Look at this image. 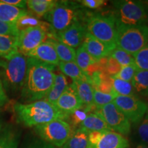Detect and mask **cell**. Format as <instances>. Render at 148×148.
<instances>
[{
    "mask_svg": "<svg viewBox=\"0 0 148 148\" xmlns=\"http://www.w3.org/2000/svg\"><path fill=\"white\" fill-rule=\"evenodd\" d=\"M56 66L27 57V71L21 88L24 103L41 100L46 97L54 82Z\"/></svg>",
    "mask_w": 148,
    "mask_h": 148,
    "instance_id": "1",
    "label": "cell"
},
{
    "mask_svg": "<svg viewBox=\"0 0 148 148\" xmlns=\"http://www.w3.org/2000/svg\"><path fill=\"white\" fill-rule=\"evenodd\" d=\"M13 108L18 121L26 127H36L56 119L66 120L69 116L44 99L27 103H16Z\"/></svg>",
    "mask_w": 148,
    "mask_h": 148,
    "instance_id": "2",
    "label": "cell"
},
{
    "mask_svg": "<svg viewBox=\"0 0 148 148\" xmlns=\"http://www.w3.org/2000/svg\"><path fill=\"white\" fill-rule=\"evenodd\" d=\"M81 5L78 1H58L54 8L43 17L50 25L53 33L62 32L75 22H84L88 14H85V11Z\"/></svg>",
    "mask_w": 148,
    "mask_h": 148,
    "instance_id": "3",
    "label": "cell"
},
{
    "mask_svg": "<svg viewBox=\"0 0 148 148\" xmlns=\"http://www.w3.org/2000/svg\"><path fill=\"white\" fill-rule=\"evenodd\" d=\"M1 79L5 90L16 92L21 90L27 71V57L17 51L0 62Z\"/></svg>",
    "mask_w": 148,
    "mask_h": 148,
    "instance_id": "4",
    "label": "cell"
},
{
    "mask_svg": "<svg viewBox=\"0 0 148 148\" xmlns=\"http://www.w3.org/2000/svg\"><path fill=\"white\" fill-rule=\"evenodd\" d=\"M113 16L117 25H147L148 8L143 1L119 0L112 1Z\"/></svg>",
    "mask_w": 148,
    "mask_h": 148,
    "instance_id": "5",
    "label": "cell"
},
{
    "mask_svg": "<svg viewBox=\"0 0 148 148\" xmlns=\"http://www.w3.org/2000/svg\"><path fill=\"white\" fill-rule=\"evenodd\" d=\"M84 23L88 33L103 42L111 50L116 47L117 29L113 14H87Z\"/></svg>",
    "mask_w": 148,
    "mask_h": 148,
    "instance_id": "6",
    "label": "cell"
},
{
    "mask_svg": "<svg viewBox=\"0 0 148 148\" xmlns=\"http://www.w3.org/2000/svg\"><path fill=\"white\" fill-rule=\"evenodd\" d=\"M116 47L134 55L148 42V25H117Z\"/></svg>",
    "mask_w": 148,
    "mask_h": 148,
    "instance_id": "7",
    "label": "cell"
},
{
    "mask_svg": "<svg viewBox=\"0 0 148 148\" xmlns=\"http://www.w3.org/2000/svg\"><path fill=\"white\" fill-rule=\"evenodd\" d=\"M34 127L42 140L58 148L63 147L73 132L69 123L62 119L54 120Z\"/></svg>",
    "mask_w": 148,
    "mask_h": 148,
    "instance_id": "8",
    "label": "cell"
},
{
    "mask_svg": "<svg viewBox=\"0 0 148 148\" xmlns=\"http://www.w3.org/2000/svg\"><path fill=\"white\" fill-rule=\"evenodd\" d=\"M94 113L100 116L113 132L124 135H127L130 132V121L113 101L95 110Z\"/></svg>",
    "mask_w": 148,
    "mask_h": 148,
    "instance_id": "9",
    "label": "cell"
},
{
    "mask_svg": "<svg viewBox=\"0 0 148 148\" xmlns=\"http://www.w3.org/2000/svg\"><path fill=\"white\" fill-rule=\"evenodd\" d=\"M113 102L130 121L138 123L143 119L147 104L136 96H116Z\"/></svg>",
    "mask_w": 148,
    "mask_h": 148,
    "instance_id": "10",
    "label": "cell"
},
{
    "mask_svg": "<svg viewBox=\"0 0 148 148\" xmlns=\"http://www.w3.org/2000/svg\"><path fill=\"white\" fill-rule=\"evenodd\" d=\"M49 31L41 27H29L18 33L17 36V50L25 56L45 42L49 34Z\"/></svg>",
    "mask_w": 148,
    "mask_h": 148,
    "instance_id": "11",
    "label": "cell"
},
{
    "mask_svg": "<svg viewBox=\"0 0 148 148\" xmlns=\"http://www.w3.org/2000/svg\"><path fill=\"white\" fill-rule=\"evenodd\" d=\"M86 32L84 22L77 21L62 32L49 34L48 38L51 37L75 49L82 45Z\"/></svg>",
    "mask_w": 148,
    "mask_h": 148,
    "instance_id": "12",
    "label": "cell"
},
{
    "mask_svg": "<svg viewBox=\"0 0 148 148\" xmlns=\"http://www.w3.org/2000/svg\"><path fill=\"white\" fill-rule=\"evenodd\" d=\"M55 106L59 110L68 116L74 111L82 108L83 104L77 95L73 84L69 85L65 91L56 101Z\"/></svg>",
    "mask_w": 148,
    "mask_h": 148,
    "instance_id": "13",
    "label": "cell"
},
{
    "mask_svg": "<svg viewBox=\"0 0 148 148\" xmlns=\"http://www.w3.org/2000/svg\"><path fill=\"white\" fill-rule=\"evenodd\" d=\"M82 45L96 61L108 57L112 50L103 42L86 32Z\"/></svg>",
    "mask_w": 148,
    "mask_h": 148,
    "instance_id": "14",
    "label": "cell"
},
{
    "mask_svg": "<svg viewBox=\"0 0 148 148\" xmlns=\"http://www.w3.org/2000/svg\"><path fill=\"white\" fill-rule=\"evenodd\" d=\"M26 57L32 58L51 65L58 66L60 60L53 45L45 41L31 51Z\"/></svg>",
    "mask_w": 148,
    "mask_h": 148,
    "instance_id": "15",
    "label": "cell"
},
{
    "mask_svg": "<svg viewBox=\"0 0 148 148\" xmlns=\"http://www.w3.org/2000/svg\"><path fill=\"white\" fill-rule=\"evenodd\" d=\"M129 143L124 136L113 131H104L93 148H128Z\"/></svg>",
    "mask_w": 148,
    "mask_h": 148,
    "instance_id": "16",
    "label": "cell"
},
{
    "mask_svg": "<svg viewBox=\"0 0 148 148\" xmlns=\"http://www.w3.org/2000/svg\"><path fill=\"white\" fill-rule=\"evenodd\" d=\"M83 106L96 110L93 103V88L87 81L75 80L72 83Z\"/></svg>",
    "mask_w": 148,
    "mask_h": 148,
    "instance_id": "17",
    "label": "cell"
},
{
    "mask_svg": "<svg viewBox=\"0 0 148 148\" xmlns=\"http://www.w3.org/2000/svg\"><path fill=\"white\" fill-rule=\"evenodd\" d=\"M68 86L69 84L65 75L62 73L56 74L53 86L43 99L55 105L58 98L65 91Z\"/></svg>",
    "mask_w": 148,
    "mask_h": 148,
    "instance_id": "18",
    "label": "cell"
},
{
    "mask_svg": "<svg viewBox=\"0 0 148 148\" xmlns=\"http://www.w3.org/2000/svg\"><path fill=\"white\" fill-rule=\"evenodd\" d=\"M27 12L26 9L16 8L0 0V21L15 25L16 21Z\"/></svg>",
    "mask_w": 148,
    "mask_h": 148,
    "instance_id": "19",
    "label": "cell"
},
{
    "mask_svg": "<svg viewBox=\"0 0 148 148\" xmlns=\"http://www.w3.org/2000/svg\"><path fill=\"white\" fill-rule=\"evenodd\" d=\"M58 1L54 0H27L26 5L31 13L37 18L43 17L54 8Z\"/></svg>",
    "mask_w": 148,
    "mask_h": 148,
    "instance_id": "20",
    "label": "cell"
},
{
    "mask_svg": "<svg viewBox=\"0 0 148 148\" xmlns=\"http://www.w3.org/2000/svg\"><path fill=\"white\" fill-rule=\"evenodd\" d=\"M15 25L17 28L18 33L24 29L29 28V27H41L49 31L51 34L53 33L51 30V26L49 23L46 21H43L37 18L36 16L33 15L32 14L27 12L25 15L22 16L19 19L16 21Z\"/></svg>",
    "mask_w": 148,
    "mask_h": 148,
    "instance_id": "21",
    "label": "cell"
},
{
    "mask_svg": "<svg viewBox=\"0 0 148 148\" xmlns=\"http://www.w3.org/2000/svg\"><path fill=\"white\" fill-rule=\"evenodd\" d=\"M88 133L81 127L74 130L62 148H89Z\"/></svg>",
    "mask_w": 148,
    "mask_h": 148,
    "instance_id": "22",
    "label": "cell"
},
{
    "mask_svg": "<svg viewBox=\"0 0 148 148\" xmlns=\"http://www.w3.org/2000/svg\"><path fill=\"white\" fill-rule=\"evenodd\" d=\"M46 41L49 42L53 45L55 49L60 61L62 62H75V49L69 46L62 43L55 38L49 37Z\"/></svg>",
    "mask_w": 148,
    "mask_h": 148,
    "instance_id": "23",
    "label": "cell"
},
{
    "mask_svg": "<svg viewBox=\"0 0 148 148\" xmlns=\"http://www.w3.org/2000/svg\"><path fill=\"white\" fill-rule=\"evenodd\" d=\"M58 67L62 73L64 75H67L73 81L84 80L87 81L90 84V77L86 75L84 71L77 66L75 62H62L60 61L58 63Z\"/></svg>",
    "mask_w": 148,
    "mask_h": 148,
    "instance_id": "24",
    "label": "cell"
},
{
    "mask_svg": "<svg viewBox=\"0 0 148 148\" xmlns=\"http://www.w3.org/2000/svg\"><path fill=\"white\" fill-rule=\"evenodd\" d=\"M79 127L88 132L92 131H112L106 123L99 116L94 112H90L82 122Z\"/></svg>",
    "mask_w": 148,
    "mask_h": 148,
    "instance_id": "25",
    "label": "cell"
},
{
    "mask_svg": "<svg viewBox=\"0 0 148 148\" xmlns=\"http://www.w3.org/2000/svg\"><path fill=\"white\" fill-rule=\"evenodd\" d=\"M17 51V36L0 35V57L1 58H7Z\"/></svg>",
    "mask_w": 148,
    "mask_h": 148,
    "instance_id": "26",
    "label": "cell"
},
{
    "mask_svg": "<svg viewBox=\"0 0 148 148\" xmlns=\"http://www.w3.org/2000/svg\"><path fill=\"white\" fill-rule=\"evenodd\" d=\"M131 83L135 91L148 97V71L138 69Z\"/></svg>",
    "mask_w": 148,
    "mask_h": 148,
    "instance_id": "27",
    "label": "cell"
},
{
    "mask_svg": "<svg viewBox=\"0 0 148 148\" xmlns=\"http://www.w3.org/2000/svg\"><path fill=\"white\" fill-rule=\"evenodd\" d=\"M75 52H76V55H75V62L86 75V72H87L88 68L92 64H95L97 61H96L87 51L85 50L82 45L79 46L75 51Z\"/></svg>",
    "mask_w": 148,
    "mask_h": 148,
    "instance_id": "28",
    "label": "cell"
},
{
    "mask_svg": "<svg viewBox=\"0 0 148 148\" xmlns=\"http://www.w3.org/2000/svg\"><path fill=\"white\" fill-rule=\"evenodd\" d=\"M19 136L11 128L4 129L0 134V148H17Z\"/></svg>",
    "mask_w": 148,
    "mask_h": 148,
    "instance_id": "29",
    "label": "cell"
},
{
    "mask_svg": "<svg viewBox=\"0 0 148 148\" xmlns=\"http://www.w3.org/2000/svg\"><path fill=\"white\" fill-rule=\"evenodd\" d=\"M110 77L112 79L113 92L116 95L136 96L132 83L112 76Z\"/></svg>",
    "mask_w": 148,
    "mask_h": 148,
    "instance_id": "30",
    "label": "cell"
},
{
    "mask_svg": "<svg viewBox=\"0 0 148 148\" xmlns=\"http://www.w3.org/2000/svg\"><path fill=\"white\" fill-rule=\"evenodd\" d=\"M91 111L95 112V110L92 108L83 106L82 108L74 111L71 114H69L67 120H69V122L68 123L71 125V128H74L73 130L78 128L82 122L86 119V116H88V114L90 113Z\"/></svg>",
    "mask_w": 148,
    "mask_h": 148,
    "instance_id": "31",
    "label": "cell"
},
{
    "mask_svg": "<svg viewBox=\"0 0 148 148\" xmlns=\"http://www.w3.org/2000/svg\"><path fill=\"white\" fill-rule=\"evenodd\" d=\"M116 96L117 95L114 92L104 93L93 88V103L96 107V110L113 101Z\"/></svg>",
    "mask_w": 148,
    "mask_h": 148,
    "instance_id": "32",
    "label": "cell"
},
{
    "mask_svg": "<svg viewBox=\"0 0 148 148\" xmlns=\"http://www.w3.org/2000/svg\"><path fill=\"white\" fill-rule=\"evenodd\" d=\"M109 56L114 58L121 66L134 64L133 55L130 54L129 53L118 47H116L111 51Z\"/></svg>",
    "mask_w": 148,
    "mask_h": 148,
    "instance_id": "33",
    "label": "cell"
},
{
    "mask_svg": "<svg viewBox=\"0 0 148 148\" xmlns=\"http://www.w3.org/2000/svg\"><path fill=\"white\" fill-rule=\"evenodd\" d=\"M137 69L148 71V42L138 52L133 55Z\"/></svg>",
    "mask_w": 148,
    "mask_h": 148,
    "instance_id": "34",
    "label": "cell"
},
{
    "mask_svg": "<svg viewBox=\"0 0 148 148\" xmlns=\"http://www.w3.org/2000/svg\"><path fill=\"white\" fill-rule=\"evenodd\" d=\"M137 68L135 64H130V65L121 66L119 73L114 76H112L116 78L126 81V82H132V79L134 77L135 73L137 71Z\"/></svg>",
    "mask_w": 148,
    "mask_h": 148,
    "instance_id": "35",
    "label": "cell"
},
{
    "mask_svg": "<svg viewBox=\"0 0 148 148\" xmlns=\"http://www.w3.org/2000/svg\"><path fill=\"white\" fill-rule=\"evenodd\" d=\"M137 135L140 143L148 146V119L144 118L138 123L137 129Z\"/></svg>",
    "mask_w": 148,
    "mask_h": 148,
    "instance_id": "36",
    "label": "cell"
},
{
    "mask_svg": "<svg viewBox=\"0 0 148 148\" xmlns=\"http://www.w3.org/2000/svg\"><path fill=\"white\" fill-rule=\"evenodd\" d=\"M0 35L18 36V31L14 24L5 23L0 21Z\"/></svg>",
    "mask_w": 148,
    "mask_h": 148,
    "instance_id": "37",
    "label": "cell"
},
{
    "mask_svg": "<svg viewBox=\"0 0 148 148\" xmlns=\"http://www.w3.org/2000/svg\"><path fill=\"white\" fill-rule=\"evenodd\" d=\"M121 66L112 57L108 56L106 66V73L109 76H114L119 73Z\"/></svg>",
    "mask_w": 148,
    "mask_h": 148,
    "instance_id": "38",
    "label": "cell"
},
{
    "mask_svg": "<svg viewBox=\"0 0 148 148\" xmlns=\"http://www.w3.org/2000/svg\"><path fill=\"white\" fill-rule=\"evenodd\" d=\"M78 2L83 7L88 9H97L106 4V1L104 0H82Z\"/></svg>",
    "mask_w": 148,
    "mask_h": 148,
    "instance_id": "39",
    "label": "cell"
},
{
    "mask_svg": "<svg viewBox=\"0 0 148 148\" xmlns=\"http://www.w3.org/2000/svg\"><path fill=\"white\" fill-rule=\"evenodd\" d=\"M104 131H92L88 133V144L89 148H93L98 143L102 136L103 132Z\"/></svg>",
    "mask_w": 148,
    "mask_h": 148,
    "instance_id": "40",
    "label": "cell"
},
{
    "mask_svg": "<svg viewBox=\"0 0 148 148\" xmlns=\"http://www.w3.org/2000/svg\"><path fill=\"white\" fill-rule=\"evenodd\" d=\"M25 148H58L41 140H36L29 144Z\"/></svg>",
    "mask_w": 148,
    "mask_h": 148,
    "instance_id": "41",
    "label": "cell"
},
{
    "mask_svg": "<svg viewBox=\"0 0 148 148\" xmlns=\"http://www.w3.org/2000/svg\"><path fill=\"white\" fill-rule=\"evenodd\" d=\"M3 3L22 9L26 8V1L25 0H1Z\"/></svg>",
    "mask_w": 148,
    "mask_h": 148,
    "instance_id": "42",
    "label": "cell"
},
{
    "mask_svg": "<svg viewBox=\"0 0 148 148\" xmlns=\"http://www.w3.org/2000/svg\"><path fill=\"white\" fill-rule=\"evenodd\" d=\"M8 101V97L5 93V90L3 88L2 82L0 79V108L6 104Z\"/></svg>",
    "mask_w": 148,
    "mask_h": 148,
    "instance_id": "43",
    "label": "cell"
},
{
    "mask_svg": "<svg viewBox=\"0 0 148 148\" xmlns=\"http://www.w3.org/2000/svg\"><path fill=\"white\" fill-rule=\"evenodd\" d=\"M136 148H148V146L145 145H143V144L139 143L137 146H136Z\"/></svg>",
    "mask_w": 148,
    "mask_h": 148,
    "instance_id": "44",
    "label": "cell"
},
{
    "mask_svg": "<svg viewBox=\"0 0 148 148\" xmlns=\"http://www.w3.org/2000/svg\"><path fill=\"white\" fill-rule=\"evenodd\" d=\"M146 115H145V118H147L148 119V105H147V111H146Z\"/></svg>",
    "mask_w": 148,
    "mask_h": 148,
    "instance_id": "45",
    "label": "cell"
},
{
    "mask_svg": "<svg viewBox=\"0 0 148 148\" xmlns=\"http://www.w3.org/2000/svg\"><path fill=\"white\" fill-rule=\"evenodd\" d=\"M144 3H145V4L147 5V8H148V1H143Z\"/></svg>",
    "mask_w": 148,
    "mask_h": 148,
    "instance_id": "46",
    "label": "cell"
},
{
    "mask_svg": "<svg viewBox=\"0 0 148 148\" xmlns=\"http://www.w3.org/2000/svg\"><path fill=\"white\" fill-rule=\"evenodd\" d=\"M1 127H2V124H1V121H0V131H1Z\"/></svg>",
    "mask_w": 148,
    "mask_h": 148,
    "instance_id": "47",
    "label": "cell"
},
{
    "mask_svg": "<svg viewBox=\"0 0 148 148\" xmlns=\"http://www.w3.org/2000/svg\"><path fill=\"white\" fill-rule=\"evenodd\" d=\"M1 60H2V58H1V57H0V62H1Z\"/></svg>",
    "mask_w": 148,
    "mask_h": 148,
    "instance_id": "48",
    "label": "cell"
}]
</instances>
